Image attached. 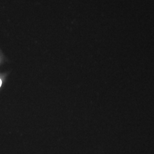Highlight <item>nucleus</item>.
<instances>
[{"label":"nucleus","instance_id":"f257e3e1","mask_svg":"<svg viewBox=\"0 0 154 154\" xmlns=\"http://www.w3.org/2000/svg\"><path fill=\"white\" fill-rule=\"evenodd\" d=\"M1 85H2V81H1V80L0 79V87H1Z\"/></svg>","mask_w":154,"mask_h":154}]
</instances>
